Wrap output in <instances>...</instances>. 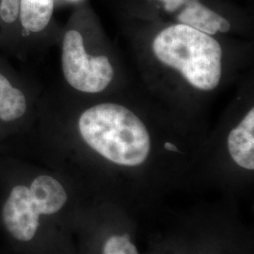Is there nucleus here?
<instances>
[{
  "label": "nucleus",
  "instance_id": "obj_10",
  "mask_svg": "<svg viewBox=\"0 0 254 254\" xmlns=\"http://www.w3.org/2000/svg\"><path fill=\"white\" fill-rule=\"evenodd\" d=\"M20 0H1L0 2V17L7 23H14L19 15Z\"/></svg>",
  "mask_w": 254,
  "mask_h": 254
},
{
  "label": "nucleus",
  "instance_id": "obj_11",
  "mask_svg": "<svg viewBox=\"0 0 254 254\" xmlns=\"http://www.w3.org/2000/svg\"><path fill=\"white\" fill-rule=\"evenodd\" d=\"M70 1H73V2H77V1H80V0H70Z\"/></svg>",
  "mask_w": 254,
  "mask_h": 254
},
{
  "label": "nucleus",
  "instance_id": "obj_7",
  "mask_svg": "<svg viewBox=\"0 0 254 254\" xmlns=\"http://www.w3.org/2000/svg\"><path fill=\"white\" fill-rule=\"evenodd\" d=\"M54 0H20L19 15L21 25L28 32H41L52 18Z\"/></svg>",
  "mask_w": 254,
  "mask_h": 254
},
{
  "label": "nucleus",
  "instance_id": "obj_8",
  "mask_svg": "<svg viewBox=\"0 0 254 254\" xmlns=\"http://www.w3.org/2000/svg\"><path fill=\"white\" fill-rule=\"evenodd\" d=\"M27 110V100L22 91L14 88L0 73V120L12 122L22 117Z\"/></svg>",
  "mask_w": 254,
  "mask_h": 254
},
{
  "label": "nucleus",
  "instance_id": "obj_1",
  "mask_svg": "<svg viewBox=\"0 0 254 254\" xmlns=\"http://www.w3.org/2000/svg\"><path fill=\"white\" fill-rule=\"evenodd\" d=\"M70 203L64 184L49 174L0 185V234L9 254H47L51 219Z\"/></svg>",
  "mask_w": 254,
  "mask_h": 254
},
{
  "label": "nucleus",
  "instance_id": "obj_4",
  "mask_svg": "<svg viewBox=\"0 0 254 254\" xmlns=\"http://www.w3.org/2000/svg\"><path fill=\"white\" fill-rule=\"evenodd\" d=\"M62 67L66 81L85 93L106 90L114 77L109 58L87 54L81 34L76 30H69L64 35Z\"/></svg>",
  "mask_w": 254,
  "mask_h": 254
},
{
  "label": "nucleus",
  "instance_id": "obj_5",
  "mask_svg": "<svg viewBox=\"0 0 254 254\" xmlns=\"http://www.w3.org/2000/svg\"><path fill=\"white\" fill-rule=\"evenodd\" d=\"M178 24L196 28L209 35L226 33L231 29L227 19L209 9L199 0H159Z\"/></svg>",
  "mask_w": 254,
  "mask_h": 254
},
{
  "label": "nucleus",
  "instance_id": "obj_9",
  "mask_svg": "<svg viewBox=\"0 0 254 254\" xmlns=\"http://www.w3.org/2000/svg\"><path fill=\"white\" fill-rule=\"evenodd\" d=\"M103 254H138L128 235L113 236L105 242Z\"/></svg>",
  "mask_w": 254,
  "mask_h": 254
},
{
  "label": "nucleus",
  "instance_id": "obj_12",
  "mask_svg": "<svg viewBox=\"0 0 254 254\" xmlns=\"http://www.w3.org/2000/svg\"></svg>",
  "mask_w": 254,
  "mask_h": 254
},
{
  "label": "nucleus",
  "instance_id": "obj_6",
  "mask_svg": "<svg viewBox=\"0 0 254 254\" xmlns=\"http://www.w3.org/2000/svg\"><path fill=\"white\" fill-rule=\"evenodd\" d=\"M228 151L239 167L254 170V109H250L244 118L228 136Z\"/></svg>",
  "mask_w": 254,
  "mask_h": 254
},
{
  "label": "nucleus",
  "instance_id": "obj_3",
  "mask_svg": "<svg viewBox=\"0 0 254 254\" xmlns=\"http://www.w3.org/2000/svg\"><path fill=\"white\" fill-rule=\"evenodd\" d=\"M155 58L173 68L194 89L215 90L222 76V48L212 35L193 27L175 24L154 37Z\"/></svg>",
  "mask_w": 254,
  "mask_h": 254
},
{
  "label": "nucleus",
  "instance_id": "obj_2",
  "mask_svg": "<svg viewBox=\"0 0 254 254\" xmlns=\"http://www.w3.org/2000/svg\"><path fill=\"white\" fill-rule=\"evenodd\" d=\"M78 131L91 149L119 166H140L151 152L144 123L119 104L103 103L85 110L78 120Z\"/></svg>",
  "mask_w": 254,
  "mask_h": 254
}]
</instances>
